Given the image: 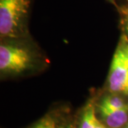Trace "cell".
Instances as JSON below:
<instances>
[{
    "label": "cell",
    "mask_w": 128,
    "mask_h": 128,
    "mask_svg": "<svg viewBox=\"0 0 128 128\" xmlns=\"http://www.w3.org/2000/svg\"><path fill=\"white\" fill-rule=\"evenodd\" d=\"M30 0H0L1 38H16L25 32Z\"/></svg>",
    "instance_id": "cell-1"
},
{
    "label": "cell",
    "mask_w": 128,
    "mask_h": 128,
    "mask_svg": "<svg viewBox=\"0 0 128 128\" xmlns=\"http://www.w3.org/2000/svg\"><path fill=\"white\" fill-rule=\"evenodd\" d=\"M108 88L113 93L128 95V38L123 36L120 41L110 68Z\"/></svg>",
    "instance_id": "cell-2"
},
{
    "label": "cell",
    "mask_w": 128,
    "mask_h": 128,
    "mask_svg": "<svg viewBox=\"0 0 128 128\" xmlns=\"http://www.w3.org/2000/svg\"><path fill=\"white\" fill-rule=\"evenodd\" d=\"M32 57L28 49L11 44L0 46V70L2 73H21L30 68Z\"/></svg>",
    "instance_id": "cell-3"
},
{
    "label": "cell",
    "mask_w": 128,
    "mask_h": 128,
    "mask_svg": "<svg viewBox=\"0 0 128 128\" xmlns=\"http://www.w3.org/2000/svg\"><path fill=\"white\" fill-rule=\"evenodd\" d=\"M100 114L110 128H122L128 121V107L120 110H110L100 106Z\"/></svg>",
    "instance_id": "cell-4"
},
{
    "label": "cell",
    "mask_w": 128,
    "mask_h": 128,
    "mask_svg": "<svg viewBox=\"0 0 128 128\" xmlns=\"http://www.w3.org/2000/svg\"><path fill=\"white\" fill-rule=\"evenodd\" d=\"M80 128H106L96 116L95 106L89 102L84 107L81 120Z\"/></svg>",
    "instance_id": "cell-5"
},
{
    "label": "cell",
    "mask_w": 128,
    "mask_h": 128,
    "mask_svg": "<svg viewBox=\"0 0 128 128\" xmlns=\"http://www.w3.org/2000/svg\"><path fill=\"white\" fill-rule=\"evenodd\" d=\"M100 106L110 110H120L128 107V104L126 103L121 97L117 96H106L102 99Z\"/></svg>",
    "instance_id": "cell-6"
},
{
    "label": "cell",
    "mask_w": 128,
    "mask_h": 128,
    "mask_svg": "<svg viewBox=\"0 0 128 128\" xmlns=\"http://www.w3.org/2000/svg\"><path fill=\"white\" fill-rule=\"evenodd\" d=\"M28 128H58L56 119L51 115H46Z\"/></svg>",
    "instance_id": "cell-7"
},
{
    "label": "cell",
    "mask_w": 128,
    "mask_h": 128,
    "mask_svg": "<svg viewBox=\"0 0 128 128\" xmlns=\"http://www.w3.org/2000/svg\"><path fill=\"white\" fill-rule=\"evenodd\" d=\"M107 1H109L110 2H112V4H115V0H107Z\"/></svg>",
    "instance_id": "cell-8"
},
{
    "label": "cell",
    "mask_w": 128,
    "mask_h": 128,
    "mask_svg": "<svg viewBox=\"0 0 128 128\" xmlns=\"http://www.w3.org/2000/svg\"><path fill=\"white\" fill-rule=\"evenodd\" d=\"M123 128H128V123L126 125V126H125V127H123Z\"/></svg>",
    "instance_id": "cell-9"
},
{
    "label": "cell",
    "mask_w": 128,
    "mask_h": 128,
    "mask_svg": "<svg viewBox=\"0 0 128 128\" xmlns=\"http://www.w3.org/2000/svg\"></svg>",
    "instance_id": "cell-10"
},
{
    "label": "cell",
    "mask_w": 128,
    "mask_h": 128,
    "mask_svg": "<svg viewBox=\"0 0 128 128\" xmlns=\"http://www.w3.org/2000/svg\"><path fill=\"white\" fill-rule=\"evenodd\" d=\"M127 1H128V0H127Z\"/></svg>",
    "instance_id": "cell-11"
}]
</instances>
